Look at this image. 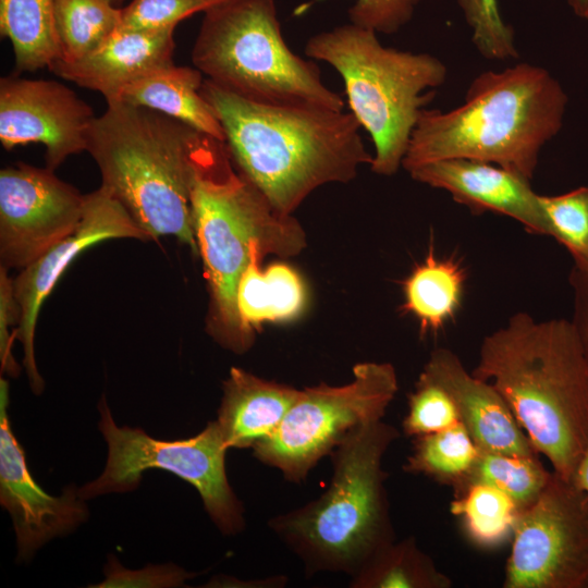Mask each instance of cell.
I'll use <instances>...</instances> for the list:
<instances>
[{
	"label": "cell",
	"instance_id": "6da1fadb",
	"mask_svg": "<svg viewBox=\"0 0 588 588\" xmlns=\"http://www.w3.org/2000/svg\"><path fill=\"white\" fill-rule=\"evenodd\" d=\"M237 169L281 213L318 187L348 183L372 161L351 112L258 103L204 79Z\"/></svg>",
	"mask_w": 588,
	"mask_h": 588
},
{
	"label": "cell",
	"instance_id": "7a4b0ae2",
	"mask_svg": "<svg viewBox=\"0 0 588 588\" xmlns=\"http://www.w3.org/2000/svg\"><path fill=\"white\" fill-rule=\"evenodd\" d=\"M471 373L502 395L553 471L573 480L588 444V368L571 321L513 315L483 339Z\"/></svg>",
	"mask_w": 588,
	"mask_h": 588
},
{
	"label": "cell",
	"instance_id": "3957f363",
	"mask_svg": "<svg viewBox=\"0 0 588 588\" xmlns=\"http://www.w3.org/2000/svg\"><path fill=\"white\" fill-rule=\"evenodd\" d=\"M567 102L561 84L539 65L483 71L470 82L458 107L422 110L402 167L408 172L463 158L531 180L541 149L562 128Z\"/></svg>",
	"mask_w": 588,
	"mask_h": 588
},
{
	"label": "cell",
	"instance_id": "277c9868",
	"mask_svg": "<svg viewBox=\"0 0 588 588\" xmlns=\"http://www.w3.org/2000/svg\"><path fill=\"white\" fill-rule=\"evenodd\" d=\"M224 142L203 135L194 157V231L210 290L208 331L223 347L244 353L254 336L236 308L240 278L252 256L287 258L306 247L293 215L275 210L237 169Z\"/></svg>",
	"mask_w": 588,
	"mask_h": 588
},
{
	"label": "cell",
	"instance_id": "5b68a950",
	"mask_svg": "<svg viewBox=\"0 0 588 588\" xmlns=\"http://www.w3.org/2000/svg\"><path fill=\"white\" fill-rule=\"evenodd\" d=\"M203 135L158 111L109 101L91 125L87 146L101 186L147 236H174L193 253H198L192 210L194 157Z\"/></svg>",
	"mask_w": 588,
	"mask_h": 588
},
{
	"label": "cell",
	"instance_id": "8992f818",
	"mask_svg": "<svg viewBox=\"0 0 588 588\" xmlns=\"http://www.w3.org/2000/svg\"><path fill=\"white\" fill-rule=\"evenodd\" d=\"M399 431L383 420L352 430L329 455L332 477L317 499L268 522L307 574L353 576L395 540L383 457Z\"/></svg>",
	"mask_w": 588,
	"mask_h": 588
},
{
	"label": "cell",
	"instance_id": "52a82bcc",
	"mask_svg": "<svg viewBox=\"0 0 588 588\" xmlns=\"http://www.w3.org/2000/svg\"><path fill=\"white\" fill-rule=\"evenodd\" d=\"M305 53L341 75L351 113L370 135V169L390 176L402 167L412 133L448 77L436 56L383 46L377 33L348 23L310 37Z\"/></svg>",
	"mask_w": 588,
	"mask_h": 588
},
{
	"label": "cell",
	"instance_id": "ba28073f",
	"mask_svg": "<svg viewBox=\"0 0 588 588\" xmlns=\"http://www.w3.org/2000/svg\"><path fill=\"white\" fill-rule=\"evenodd\" d=\"M192 61L215 84L258 103L344 109L319 68L286 45L274 0H223L205 11Z\"/></svg>",
	"mask_w": 588,
	"mask_h": 588
},
{
	"label": "cell",
	"instance_id": "9c48e42d",
	"mask_svg": "<svg viewBox=\"0 0 588 588\" xmlns=\"http://www.w3.org/2000/svg\"><path fill=\"white\" fill-rule=\"evenodd\" d=\"M99 413L108 458L102 474L78 489L82 499L131 491L138 486L144 471L159 468L198 491L207 514L222 534L236 535L244 529V509L225 471L228 446L215 420L192 438L163 441L138 428L117 426L105 397Z\"/></svg>",
	"mask_w": 588,
	"mask_h": 588
},
{
	"label": "cell",
	"instance_id": "30bf717a",
	"mask_svg": "<svg viewBox=\"0 0 588 588\" xmlns=\"http://www.w3.org/2000/svg\"><path fill=\"white\" fill-rule=\"evenodd\" d=\"M397 390L391 364L358 363L343 385L321 382L301 390L279 428L257 443L253 454L286 480L302 482L352 430L382 420Z\"/></svg>",
	"mask_w": 588,
	"mask_h": 588
},
{
	"label": "cell",
	"instance_id": "8fae6325",
	"mask_svg": "<svg viewBox=\"0 0 588 588\" xmlns=\"http://www.w3.org/2000/svg\"><path fill=\"white\" fill-rule=\"evenodd\" d=\"M505 588H586L588 493L552 470L513 530Z\"/></svg>",
	"mask_w": 588,
	"mask_h": 588
},
{
	"label": "cell",
	"instance_id": "7c38bea8",
	"mask_svg": "<svg viewBox=\"0 0 588 588\" xmlns=\"http://www.w3.org/2000/svg\"><path fill=\"white\" fill-rule=\"evenodd\" d=\"M85 195L48 168L26 163L0 172V259L24 269L79 224Z\"/></svg>",
	"mask_w": 588,
	"mask_h": 588
},
{
	"label": "cell",
	"instance_id": "4fadbf2b",
	"mask_svg": "<svg viewBox=\"0 0 588 588\" xmlns=\"http://www.w3.org/2000/svg\"><path fill=\"white\" fill-rule=\"evenodd\" d=\"M110 238L150 240L123 205L100 185L95 192L85 195L84 211L77 228L22 269L13 280V293L20 313L16 339L22 343L23 364L30 388L36 394L44 389L34 352L36 322L41 305L77 255L87 247Z\"/></svg>",
	"mask_w": 588,
	"mask_h": 588
},
{
	"label": "cell",
	"instance_id": "5bb4252c",
	"mask_svg": "<svg viewBox=\"0 0 588 588\" xmlns=\"http://www.w3.org/2000/svg\"><path fill=\"white\" fill-rule=\"evenodd\" d=\"M96 117L71 88L46 79L5 76L0 81V140L10 150L39 143L54 171L72 155L87 151Z\"/></svg>",
	"mask_w": 588,
	"mask_h": 588
},
{
	"label": "cell",
	"instance_id": "9a60e30c",
	"mask_svg": "<svg viewBox=\"0 0 588 588\" xmlns=\"http://www.w3.org/2000/svg\"><path fill=\"white\" fill-rule=\"evenodd\" d=\"M9 384L0 380V501L11 515L19 559L26 560L54 537L74 530L88 516L78 489L68 487L59 497L47 494L32 477L11 430Z\"/></svg>",
	"mask_w": 588,
	"mask_h": 588
},
{
	"label": "cell",
	"instance_id": "2e32d148",
	"mask_svg": "<svg viewBox=\"0 0 588 588\" xmlns=\"http://www.w3.org/2000/svg\"><path fill=\"white\" fill-rule=\"evenodd\" d=\"M413 180L448 192L473 211H492L519 222L529 233L548 235L539 196L530 180L493 163L453 158L418 166Z\"/></svg>",
	"mask_w": 588,
	"mask_h": 588
},
{
	"label": "cell",
	"instance_id": "e0dca14e",
	"mask_svg": "<svg viewBox=\"0 0 588 588\" xmlns=\"http://www.w3.org/2000/svg\"><path fill=\"white\" fill-rule=\"evenodd\" d=\"M421 372L450 394L460 421L480 451L538 457L502 395L493 385L469 373L452 351L434 350Z\"/></svg>",
	"mask_w": 588,
	"mask_h": 588
},
{
	"label": "cell",
	"instance_id": "ac0fdd59",
	"mask_svg": "<svg viewBox=\"0 0 588 588\" xmlns=\"http://www.w3.org/2000/svg\"><path fill=\"white\" fill-rule=\"evenodd\" d=\"M174 28H118L85 57L72 62L57 60L50 70L81 87L100 93L107 102L113 101L128 84L173 63Z\"/></svg>",
	"mask_w": 588,
	"mask_h": 588
},
{
	"label": "cell",
	"instance_id": "d6986e66",
	"mask_svg": "<svg viewBox=\"0 0 588 588\" xmlns=\"http://www.w3.org/2000/svg\"><path fill=\"white\" fill-rule=\"evenodd\" d=\"M301 390L270 381L238 367L230 369L215 420L229 448H254L270 437L297 400Z\"/></svg>",
	"mask_w": 588,
	"mask_h": 588
},
{
	"label": "cell",
	"instance_id": "ffe728a7",
	"mask_svg": "<svg viewBox=\"0 0 588 588\" xmlns=\"http://www.w3.org/2000/svg\"><path fill=\"white\" fill-rule=\"evenodd\" d=\"M203 83L198 69L172 63L128 84L113 101L158 111L225 142L215 110L200 93Z\"/></svg>",
	"mask_w": 588,
	"mask_h": 588
},
{
	"label": "cell",
	"instance_id": "44dd1931",
	"mask_svg": "<svg viewBox=\"0 0 588 588\" xmlns=\"http://www.w3.org/2000/svg\"><path fill=\"white\" fill-rule=\"evenodd\" d=\"M262 256L255 253L242 273L236 290V308L248 334L264 323H284L305 310L307 291L298 272L285 262L261 269Z\"/></svg>",
	"mask_w": 588,
	"mask_h": 588
},
{
	"label": "cell",
	"instance_id": "7402d4cb",
	"mask_svg": "<svg viewBox=\"0 0 588 588\" xmlns=\"http://www.w3.org/2000/svg\"><path fill=\"white\" fill-rule=\"evenodd\" d=\"M465 279L458 261L439 258L430 248L403 283L402 309L418 320L422 334L437 333L460 309Z\"/></svg>",
	"mask_w": 588,
	"mask_h": 588
},
{
	"label": "cell",
	"instance_id": "603a6c76",
	"mask_svg": "<svg viewBox=\"0 0 588 588\" xmlns=\"http://www.w3.org/2000/svg\"><path fill=\"white\" fill-rule=\"evenodd\" d=\"M0 34L12 44L17 72L50 68L61 56L54 0H0Z\"/></svg>",
	"mask_w": 588,
	"mask_h": 588
},
{
	"label": "cell",
	"instance_id": "cb8c5ba5",
	"mask_svg": "<svg viewBox=\"0 0 588 588\" xmlns=\"http://www.w3.org/2000/svg\"><path fill=\"white\" fill-rule=\"evenodd\" d=\"M451 579L417 546L414 538L388 543L350 579L352 588H449Z\"/></svg>",
	"mask_w": 588,
	"mask_h": 588
},
{
	"label": "cell",
	"instance_id": "d4e9b609",
	"mask_svg": "<svg viewBox=\"0 0 588 588\" xmlns=\"http://www.w3.org/2000/svg\"><path fill=\"white\" fill-rule=\"evenodd\" d=\"M479 449L460 421L446 429L415 437L404 470L455 489L477 458Z\"/></svg>",
	"mask_w": 588,
	"mask_h": 588
},
{
	"label": "cell",
	"instance_id": "484cf974",
	"mask_svg": "<svg viewBox=\"0 0 588 588\" xmlns=\"http://www.w3.org/2000/svg\"><path fill=\"white\" fill-rule=\"evenodd\" d=\"M121 23V9L108 0H54L61 56L72 62L99 47Z\"/></svg>",
	"mask_w": 588,
	"mask_h": 588
},
{
	"label": "cell",
	"instance_id": "4316f807",
	"mask_svg": "<svg viewBox=\"0 0 588 588\" xmlns=\"http://www.w3.org/2000/svg\"><path fill=\"white\" fill-rule=\"evenodd\" d=\"M551 473L544 468L539 457L479 450L467 476L453 490L457 493L470 485H488L507 494L522 512L538 499Z\"/></svg>",
	"mask_w": 588,
	"mask_h": 588
},
{
	"label": "cell",
	"instance_id": "83f0119b",
	"mask_svg": "<svg viewBox=\"0 0 588 588\" xmlns=\"http://www.w3.org/2000/svg\"><path fill=\"white\" fill-rule=\"evenodd\" d=\"M451 512L462 518L471 541L494 547L513 534L520 510L501 490L476 483L454 493Z\"/></svg>",
	"mask_w": 588,
	"mask_h": 588
},
{
	"label": "cell",
	"instance_id": "f1b7e54d",
	"mask_svg": "<svg viewBox=\"0 0 588 588\" xmlns=\"http://www.w3.org/2000/svg\"><path fill=\"white\" fill-rule=\"evenodd\" d=\"M539 199L548 236L569 252L574 267L588 273V185Z\"/></svg>",
	"mask_w": 588,
	"mask_h": 588
},
{
	"label": "cell",
	"instance_id": "f546056e",
	"mask_svg": "<svg viewBox=\"0 0 588 588\" xmlns=\"http://www.w3.org/2000/svg\"><path fill=\"white\" fill-rule=\"evenodd\" d=\"M471 29V41L488 60L505 61L518 58L513 27L500 11L498 0H456Z\"/></svg>",
	"mask_w": 588,
	"mask_h": 588
},
{
	"label": "cell",
	"instance_id": "4dcf8cb0",
	"mask_svg": "<svg viewBox=\"0 0 588 588\" xmlns=\"http://www.w3.org/2000/svg\"><path fill=\"white\" fill-rule=\"evenodd\" d=\"M457 422L458 413L450 394L420 372L408 395V409L402 424L404 433L415 438L446 429Z\"/></svg>",
	"mask_w": 588,
	"mask_h": 588
},
{
	"label": "cell",
	"instance_id": "1f68e13d",
	"mask_svg": "<svg viewBox=\"0 0 588 588\" xmlns=\"http://www.w3.org/2000/svg\"><path fill=\"white\" fill-rule=\"evenodd\" d=\"M223 0H132L121 9L123 29L175 27L185 17L207 11Z\"/></svg>",
	"mask_w": 588,
	"mask_h": 588
},
{
	"label": "cell",
	"instance_id": "d6a6232c",
	"mask_svg": "<svg viewBox=\"0 0 588 588\" xmlns=\"http://www.w3.org/2000/svg\"><path fill=\"white\" fill-rule=\"evenodd\" d=\"M421 0H356L348 9L350 23L377 34H394L411 22Z\"/></svg>",
	"mask_w": 588,
	"mask_h": 588
},
{
	"label": "cell",
	"instance_id": "836d02e7",
	"mask_svg": "<svg viewBox=\"0 0 588 588\" xmlns=\"http://www.w3.org/2000/svg\"><path fill=\"white\" fill-rule=\"evenodd\" d=\"M106 578L93 587H177L193 577L183 568L175 565H154L142 569H127L111 555L105 568Z\"/></svg>",
	"mask_w": 588,
	"mask_h": 588
},
{
	"label": "cell",
	"instance_id": "e575fe53",
	"mask_svg": "<svg viewBox=\"0 0 588 588\" xmlns=\"http://www.w3.org/2000/svg\"><path fill=\"white\" fill-rule=\"evenodd\" d=\"M4 267L0 269V360L1 372L16 377L21 367L12 355L13 339L10 334V326L19 323V306L13 293V280L7 273Z\"/></svg>",
	"mask_w": 588,
	"mask_h": 588
},
{
	"label": "cell",
	"instance_id": "d590c367",
	"mask_svg": "<svg viewBox=\"0 0 588 588\" xmlns=\"http://www.w3.org/2000/svg\"><path fill=\"white\" fill-rule=\"evenodd\" d=\"M568 281L573 294V311L569 321L578 338L588 368V273L573 266Z\"/></svg>",
	"mask_w": 588,
	"mask_h": 588
},
{
	"label": "cell",
	"instance_id": "8d00e7d4",
	"mask_svg": "<svg viewBox=\"0 0 588 588\" xmlns=\"http://www.w3.org/2000/svg\"><path fill=\"white\" fill-rule=\"evenodd\" d=\"M573 480L588 493V444Z\"/></svg>",
	"mask_w": 588,
	"mask_h": 588
},
{
	"label": "cell",
	"instance_id": "74e56055",
	"mask_svg": "<svg viewBox=\"0 0 588 588\" xmlns=\"http://www.w3.org/2000/svg\"><path fill=\"white\" fill-rule=\"evenodd\" d=\"M573 13L583 20H588V0H566Z\"/></svg>",
	"mask_w": 588,
	"mask_h": 588
},
{
	"label": "cell",
	"instance_id": "f35d334b",
	"mask_svg": "<svg viewBox=\"0 0 588 588\" xmlns=\"http://www.w3.org/2000/svg\"><path fill=\"white\" fill-rule=\"evenodd\" d=\"M108 1H110L111 3L114 4L115 2H120V1H122V0H108Z\"/></svg>",
	"mask_w": 588,
	"mask_h": 588
},
{
	"label": "cell",
	"instance_id": "ab89813d",
	"mask_svg": "<svg viewBox=\"0 0 588 588\" xmlns=\"http://www.w3.org/2000/svg\"><path fill=\"white\" fill-rule=\"evenodd\" d=\"M587 587H588V585H587Z\"/></svg>",
	"mask_w": 588,
	"mask_h": 588
}]
</instances>
